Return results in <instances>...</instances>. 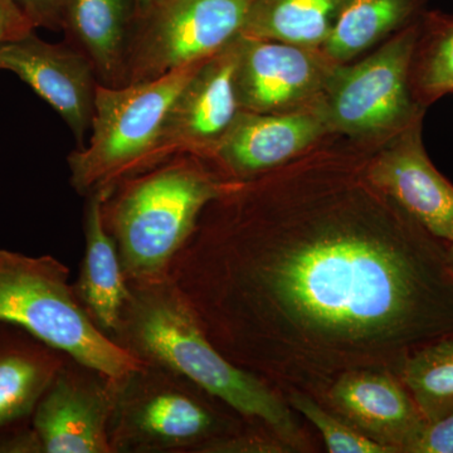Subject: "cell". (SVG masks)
<instances>
[{
	"label": "cell",
	"instance_id": "cell-8",
	"mask_svg": "<svg viewBox=\"0 0 453 453\" xmlns=\"http://www.w3.org/2000/svg\"><path fill=\"white\" fill-rule=\"evenodd\" d=\"M251 0H150L136 7L127 85L150 81L219 52L241 35Z\"/></svg>",
	"mask_w": 453,
	"mask_h": 453
},
{
	"label": "cell",
	"instance_id": "cell-26",
	"mask_svg": "<svg viewBox=\"0 0 453 453\" xmlns=\"http://www.w3.org/2000/svg\"><path fill=\"white\" fill-rule=\"evenodd\" d=\"M0 453H42L31 421L0 429Z\"/></svg>",
	"mask_w": 453,
	"mask_h": 453
},
{
	"label": "cell",
	"instance_id": "cell-2",
	"mask_svg": "<svg viewBox=\"0 0 453 453\" xmlns=\"http://www.w3.org/2000/svg\"><path fill=\"white\" fill-rule=\"evenodd\" d=\"M129 285V300L110 336L115 344L140 362L192 381L290 449H303V434L288 405L270 384L234 365L211 344L170 277Z\"/></svg>",
	"mask_w": 453,
	"mask_h": 453
},
{
	"label": "cell",
	"instance_id": "cell-6",
	"mask_svg": "<svg viewBox=\"0 0 453 453\" xmlns=\"http://www.w3.org/2000/svg\"><path fill=\"white\" fill-rule=\"evenodd\" d=\"M205 59L150 81L121 88L98 83L88 145L68 155L71 186L80 196L133 174L154 145L170 106Z\"/></svg>",
	"mask_w": 453,
	"mask_h": 453
},
{
	"label": "cell",
	"instance_id": "cell-20",
	"mask_svg": "<svg viewBox=\"0 0 453 453\" xmlns=\"http://www.w3.org/2000/svg\"><path fill=\"white\" fill-rule=\"evenodd\" d=\"M348 0H251L241 35L320 50Z\"/></svg>",
	"mask_w": 453,
	"mask_h": 453
},
{
	"label": "cell",
	"instance_id": "cell-28",
	"mask_svg": "<svg viewBox=\"0 0 453 453\" xmlns=\"http://www.w3.org/2000/svg\"><path fill=\"white\" fill-rule=\"evenodd\" d=\"M449 259H451V265L453 267V246H452V244H449Z\"/></svg>",
	"mask_w": 453,
	"mask_h": 453
},
{
	"label": "cell",
	"instance_id": "cell-25",
	"mask_svg": "<svg viewBox=\"0 0 453 453\" xmlns=\"http://www.w3.org/2000/svg\"><path fill=\"white\" fill-rule=\"evenodd\" d=\"M35 28L62 29L64 0H14Z\"/></svg>",
	"mask_w": 453,
	"mask_h": 453
},
{
	"label": "cell",
	"instance_id": "cell-22",
	"mask_svg": "<svg viewBox=\"0 0 453 453\" xmlns=\"http://www.w3.org/2000/svg\"><path fill=\"white\" fill-rule=\"evenodd\" d=\"M398 377L427 422L453 412V335L416 349L401 368Z\"/></svg>",
	"mask_w": 453,
	"mask_h": 453
},
{
	"label": "cell",
	"instance_id": "cell-4",
	"mask_svg": "<svg viewBox=\"0 0 453 453\" xmlns=\"http://www.w3.org/2000/svg\"><path fill=\"white\" fill-rule=\"evenodd\" d=\"M251 422L192 381L142 363L112 378L111 453H203Z\"/></svg>",
	"mask_w": 453,
	"mask_h": 453
},
{
	"label": "cell",
	"instance_id": "cell-30",
	"mask_svg": "<svg viewBox=\"0 0 453 453\" xmlns=\"http://www.w3.org/2000/svg\"><path fill=\"white\" fill-rule=\"evenodd\" d=\"M149 2H150V0H145V2H144V3H142V5H144V4H146V3H149ZM142 5H139V7H142Z\"/></svg>",
	"mask_w": 453,
	"mask_h": 453
},
{
	"label": "cell",
	"instance_id": "cell-29",
	"mask_svg": "<svg viewBox=\"0 0 453 453\" xmlns=\"http://www.w3.org/2000/svg\"><path fill=\"white\" fill-rule=\"evenodd\" d=\"M144 2H145V0H136V4H138V7H139V5H142V3H144Z\"/></svg>",
	"mask_w": 453,
	"mask_h": 453
},
{
	"label": "cell",
	"instance_id": "cell-1",
	"mask_svg": "<svg viewBox=\"0 0 453 453\" xmlns=\"http://www.w3.org/2000/svg\"><path fill=\"white\" fill-rule=\"evenodd\" d=\"M371 145L330 134L226 181L170 265L211 344L261 380L281 344L321 368L386 357L398 374L453 335L449 243L372 183Z\"/></svg>",
	"mask_w": 453,
	"mask_h": 453
},
{
	"label": "cell",
	"instance_id": "cell-23",
	"mask_svg": "<svg viewBox=\"0 0 453 453\" xmlns=\"http://www.w3.org/2000/svg\"><path fill=\"white\" fill-rule=\"evenodd\" d=\"M290 403L320 432L327 452L395 453L390 447L366 437L342 417L334 416L305 393L292 392Z\"/></svg>",
	"mask_w": 453,
	"mask_h": 453
},
{
	"label": "cell",
	"instance_id": "cell-24",
	"mask_svg": "<svg viewBox=\"0 0 453 453\" xmlns=\"http://www.w3.org/2000/svg\"><path fill=\"white\" fill-rule=\"evenodd\" d=\"M410 453H453V412L427 422Z\"/></svg>",
	"mask_w": 453,
	"mask_h": 453
},
{
	"label": "cell",
	"instance_id": "cell-10",
	"mask_svg": "<svg viewBox=\"0 0 453 453\" xmlns=\"http://www.w3.org/2000/svg\"><path fill=\"white\" fill-rule=\"evenodd\" d=\"M112 378L65 357L31 417L42 453H111Z\"/></svg>",
	"mask_w": 453,
	"mask_h": 453
},
{
	"label": "cell",
	"instance_id": "cell-9",
	"mask_svg": "<svg viewBox=\"0 0 453 453\" xmlns=\"http://www.w3.org/2000/svg\"><path fill=\"white\" fill-rule=\"evenodd\" d=\"M238 52L240 35L205 59L170 106L154 145L131 175L177 155L208 159L213 154L240 112L234 88Z\"/></svg>",
	"mask_w": 453,
	"mask_h": 453
},
{
	"label": "cell",
	"instance_id": "cell-27",
	"mask_svg": "<svg viewBox=\"0 0 453 453\" xmlns=\"http://www.w3.org/2000/svg\"><path fill=\"white\" fill-rule=\"evenodd\" d=\"M35 29L14 0H0V43L19 40Z\"/></svg>",
	"mask_w": 453,
	"mask_h": 453
},
{
	"label": "cell",
	"instance_id": "cell-11",
	"mask_svg": "<svg viewBox=\"0 0 453 453\" xmlns=\"http://www.w3.org/2000/svg\"><path fill=\"white\" fill-rule=\"evenodd\" d=\"M334 67L319 50L240 35L234 71L240 110L273 113L315 105Z\"/></svg>",
	"mask_w": 453,
	"mask_h": 453
},
{
	"label": "cell",
	"instance_id": "cell-17",
	"mask_svg": "<svg viewBox=\"0 0 453 453\" xmlns=\"http://www.w3.org/2000/svg\"><path fill=\"white\" fill-rule=\"evenodd\" d=\"M136 7V0H64L65 42L88 57L100 85H127V50Z\"/></svg>",
	"mask_w": 453,
	"mask_h": 453
},
{
	"label": "cell",
	"instance_id": "cell-18",
	"mask_svg": "<svg viewBox=\"0 0 453 453\" xmlns=\"http://www.w3.org/2000/svg\"><path fill=\"white\" fill-rule=\"evenodd\" d=\"M65 357L16 325L0 323V429L31 421Z\"/></svg>",
	"mask_w": 453,
	"mask_h": 453
},
{
	"label": "cell",
	"instance_id": "cell-5",
	"mask_svg": "<svg viewBox=\"0 0 453 453\" xmlns=\"http://www.w3.org/2000/svg\"><path fill=\"white\" fill-rule=\"evenodd\" d=\"M0 323L16 325L111 378L142 363L92 323L74 294L70 270L53 256L0 250Z\"/></svg>",
	"mask_w": 453,
	"mask_h": 453
},
{
	"label": "cell",
	"instance_id": "cell-16",
	"mask_svg": "<svg viewBox=\"0 0 453 453\" xmlns=\"http://www.w3.org/2000/svg\"><path fill=\"white\" fill-rule=\"evenodd\" d=\"M106 188L86 196L85 253L74 294L86 314L107 338L118 329L121 312L130 297V285L120 256L103 219Z\"/></svg>",
	"mask_w": 453,
	"mask_h": 453
},
{
	"label": "cell",
	"instance_id": "cell-15",
	"mask_svg": "<svg viewBox=\"0 0 453 453\" xmlns=\"http://www.w3.org/2000/svg\"><path fill=\"white\" fill-rule=\"evenodd\" d=\"M327 398L339 417L395 453H410L427 425L401 378L389 371L344 372L334 381Z\"/></svg>",
	"mask_w": 453,
	"mask_h": 453
},
{
	"label": "cell",
	"instance_id": "cell-7",
	"mask_svg": "<svg viewBox=\"0 0 453 453\" xmlns=\"http://www.w3.org/2000/svg\"><path fill=\"white\" fill-rule=\"evenodd\" d=\"M419 20L390 35L363 61L334 67L319 100L330 133L378 142L425 118L427 109L414 100L410 81Z\"/></svg>",
	"mask_w": 453,
	"mask_h": 453
},
{
	"label": "cell",
	"instance_id": "cell-13",
	"mask_svg": "<svg viewBox=\"0 0 453 453\" xmlns=\"http://www.w3.org/2000/svg\"><path fill=\"white\" fill-rule=\"evenodd\" d=\"M0 70L13 73L58 112L83 148L91 130L97 74L88 57L70 43H49L29 33L0 43Z\"/></svg>",
	"mask_w": 453,
	"mask_h": 453
},
{
	"label": "cell",
	"instance_id": "cell-14",
	"mask_svg": "<svg viewBox=\"0 0 453 453\" xmlns=\"http://www.w3.org/2000/svg\"><path fill=\"white\" fill-rule=\"evenodd\" d=\"M330 134L319 103L273 113L240 110L207 160L223 177L241 180L279 168Z\"/></svg>",
	"mask_w": 453,
	"mask_h": 453
},
{
	"label": "cell",
	"instance_id": "cell-12",
	"mask_svg": "<svg viewBox=\"0 0 453 453\" xmlns=\"http://www.w3.org/2000/svg\"><path fill=\"white\" fill-rule=\"evenodd\" d=\"M423 119L372 142L366 174L429 234L453 246V184L429 159L423 144Z\"/></svg>",
	"mask_w": 453,
	"mask_h": 453
},
{
	"label": "cell",
	"instance_id": "cell-3",
	"mask_svg": "<svg viewBox=\"0 0 453 453\" xmlns=\"http://www.w3.org/2000/svg\"><path fill=\"white\" fill-rule=\"evenodd\" d=\"M229 179L205 157L180 154L106 188L103 219L129 282L169 277L205 205Z\"/></svg>",
	"mask_w": 453,
	"mask_h": 453
},
{
	"label": "cell",
	"instance_id": "cell-21",
	"mask_svg": "<svg viewBox=\"0 0 453 453\" xmlns=\"http://www.w3.org/2000/svg\"><path fill=\"white\" fill-rule=\"evenodd\" d=\"M410 81L414 100L425 109L453 91V16L423 13Z\"/></svg>",
	"mask_w": 453,
	"mask_h": 453
},
{
	"label": "cell",
	"instance_id": "cell-19",
	"mask_svg": "<svg viewBox=\"0 0 453 453\" xmlns=\"http://www.w3.org/2000/svg\"><path fill=\"white\" fill-rule=\"evenodd\" d=\"M426 4L427 0H348L319 50L334 65L350 64L384 38L418 20Z\"/></svg>",
	"mask_w": 453,
	"mask_h": 453
}]
</instances>
